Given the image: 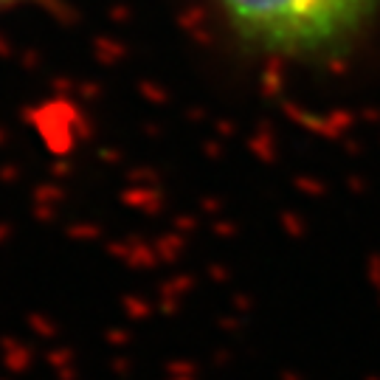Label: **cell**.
<instances>
[{"instance_id":"6da1fadb","label":"cell","mask_w":380,"mask_h":380,"mask_svg":"<svg viewBox=\"0 0 380 380\" xmlns=\"http://www.w3.org/2000/svg\"><path fill=\"white\" fill-rule=\"evenodd\" d=\"M251 51L318 62L346 54L380 18V0H215Z\"/></svg>"},{"instance_id":"7a4b0ae2","label":"cell","mask_w":380,"mask_h":380,"mask_svg":"<svg viewBox=\"0 0 380 380\" xmlns=\"http://www.w3.org/2000/svg\"><path fill=\"white\" fill-rule=\"evenodd\" d=\"M23 4H34V0H0V12H4V9H15V6H23Z\"/></svg>"}]
</instances>
